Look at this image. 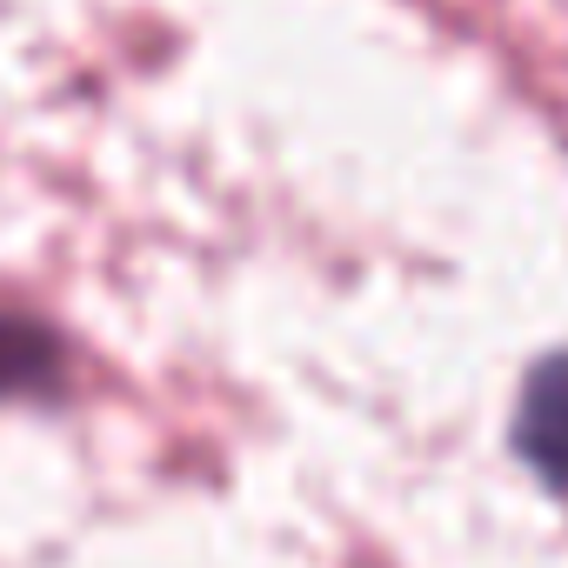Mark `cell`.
Returning <instances> with one entry per match:
<instances>
[{
	"label": "cell",
	"mask_w": 568,
	"mask_h": 568,
	"mask_svg": "<svg viewBox=\"0 0 568 568\" xmlns=\"http://www.w3.org/2000/svg\"><path fill=\"white\" fill-rule=\"evenodd\" d=\"M508 442H515L521 468H528L541 488L568 495V348L541 355V362L521 375Z\"/></svg>",
	"instance_id": "obj_1"
},
{
	"label": "cell",
	"mask_w": 568,
	"mask_h": 568,
	"mask_svg": "<svg viewBox=\"0 0 568 568\" xmlns=\"http://www.w3.org/2000/svg\"><path fill=\"white\" fill-rule=\"evenodd\" d=\"M68 395V342L21 308H0V402H61Z\"/></svg>",
	"instance_id": "obj_2"
}]
</instances>
